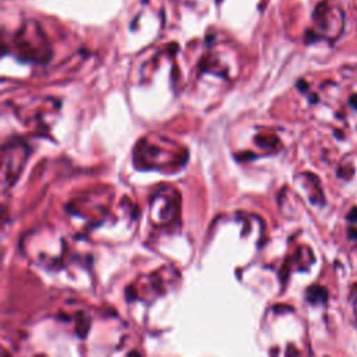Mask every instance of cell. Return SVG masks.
<instances>
[{
    "instance_id": "obj_2",
    "label": "cell",
    "mask_w": 357,
    "mask_h": 357,
    "mask_svg": "<svg viewBox=\"0 0 357 357\" xmlns=\"http://www.w3.org/2000/svg\"><path fill=\"white\" fill-rule=\"evenodd\" d=\"M13 46L17 54L31 61H45L50 54L49 43L35 21L25 22L14 35Z\"/></svg>"
},
{
    "instance_id": "obj_3",
    "label": "cell",
    "mask_w": 357,
    "mask_h": 357,
    "mask_svg": "<svg viewBox=\"0 0 357 357\" xmlns=\"http://www.w3.org/2000/svg\"><path fill=\"white\" fill-rule=\"evenodd\" d=\"M307 297H308V301L312 303V304L325 303L326 298H328V291L321 286H312V287L308 289Z\"/></svg>"
},
{
    "instance_id": "obj_1",
    "label": "cell",
    "mask_w": 357,
    "mask_h": 357,
    "mask_svg": "<svg viewBox=\"0 0 357 357\" xmlns=\"http://www.w3.org/2000/svg\"><path fill=\"white\" fill-rule=\"evenodd\" d=\"M344 17L343 11L331 3H321L314 11L312 26L307 32V39L311 40H336L343 32Z\"/></svg>"
},
{
    "instance_id": "obj_6",
    "label": "cell",
    "mask_w": 357,
    "mask_h": 357,
    "mask_svg": "<svg viewBox=\"0 0 357 357\" xmlns=\"http://www.w3.org/2000/svg\"><path fill=\"white\" fill-rule=\"evenodd\" d=\"M354 314H356V319H357V301L354 304Z\"/></svg>"
},
{
    "instance_id": "obj_5",
    "label": "cell",
    "mask_w": 357,
    "mask_h": 357,
    "mask_svg": "<svg viewBox=\"0 0 357 357\" xmlns=\"http://www.w3.org/2000/svg\"><path fill=\"white\" fill-rule=\"evenodd\" d=\"M349 105H350L354 110H357V93H353V95L350 96V99H349Z\"/></svg>"
},
{
    "instance_id": "obj_4",
    "label": "cell",
    "mask_w": 357,
    "mask_h": 357,
    "mask_svg": "<svg viewBox=\"0 0 357 357\" xmlns=\"http://www.w3.org/2000/svg\"><path fill=\"white\" fill-rule=\"evenodd\" d=\"M347 220H350L351 223H356L357 222V208H353L350 211V213L347 215Z\"/></svg>"
}]
</instances>
